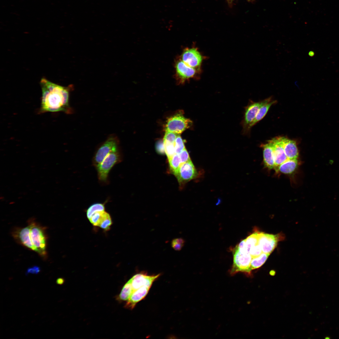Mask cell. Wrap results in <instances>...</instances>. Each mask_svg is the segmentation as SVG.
<instances>
[{
    "label": "cell",
    "instance_id": "cell-30",
    "mask_svg": "<svg viewBox=\"0 0 339 339\" xmlns=\"http://www.w3.org/2000/svg\"><path fill=\"white\" fill-rule=\"evenodd\" d=\"M156 148L158 153L163 154L165 153L163 140L158 141L156 144Z\"/></svg>",
    "mask_w": 339,
    "mask_h": 339
},
{
    "label": "cell",
    "instance_id": "cell-3",
    "mask_svg": "<svg viewBox=\"0 0 339 339\" xmlns=\"http://www.w3.org/2000/svg\"><path fill=\"white\" fill-rule=\"evenodd\" d=\"M233 263L230 271V274L234 275L239 272L250 274V263L252 258L246 250H239L236 246L233 250Z\"/></svg>",
    "mask_w": 339,
    "mask_h": 339
},
{
    "label": "cell",
    "instance_id": "cell-14",
    "mask_svg": "<svg viewBox=\"0 0 339 339\" xmlns=\"http://www.w3.org/2000/svg\"><path fill=\"white\" fill-rule=\"evenodd\" d=\"M263 148L264 162L265 166L269 169H274L275 163L272 143L270 140L267 143L261 145Z\"/></svg>",
    "mask_w": 339,
    "mask_h": 339
},
{
    "label": "cell",
    "instance_id": "cell-29",
    "mask_svg": "<svg viewBox=\"0 0 339 339\" xmlns=\"http://www.w3.org/2000/svg\"><path fill=\"white\" fill-rule=\"evenodd\" d=\"M40 271V269L39 266H35L32 267H29L27 269L26 273V275L29 274H38Z\"/></svg>",
    "mask_w": 339,
    "mask_h": 339
},
{
    "label": "cell",
    "instance_id": "cell-33",
    "mask_svg": "<svg viewBox=\"0 0 339 339\" xmlns=\"http://www.w3.org/2000/svg\"><path fill=\"white\" fill-rule=\"evenodd\" d=\"M2 196V197H0V199L1 200H3V199H4V197L3 196Z\"/></svg>",
    "mask_w": 339,
    "mask_h": 339
},
{
    "label": "cell",
    "instance_id": "cell-15",
    "mask_svg": "<svg viewBox=\"0 0 339 339\" xmlns=\"http://www.w3.org/2000/svg\"><path fill=\"white\" fill-rule=\"evenodd\" d=\"M298 165L297 159H288L275 170L277 171H279L284 174H289L292 173L295 170Z\"/></svg>",
    "mask_w": 339,
    "mask_h": 339
},
{
    "label": "cell",
    "instance_id": "cell-8",
    "mask_svg": "<svg viewBox=\"0 0 339 339\" xmlns=\"http://www.w3.org/2000/svg\"><path fill=\"white\" fill-rule=\"evenodd\" d=\"M181 60L189 66L200 71L203 56L196 47L187 48L183 51Z\"/></svg>",
    "mask_w": 339,
    "mask_h": 339
},
{
    "label": "cell",
    "instance_id": "cell-31",
    "mask_svg": "<svg viewBox=\"0 0 339 339\" xmlns=\"http://www.w3.org/2000/svg\"><path fill=\"white\" fill-rule=\"evenodd\" d=\"M65 282L64 279L62 277L58 278L56 281V283L57 284L60 285H62Z\"/></svg>",
    "mask_w": 339,
    "mask_h": 339
},
{
    "label": "cell",
    "instance_id": "cell-2",
    "mask_svg": "<svg viewBox=\"0 0 339 339\" xmlns=\"http://www.w3.org/2000/svg\"><path fill=\"white\" fill-rule=\"evenodd\" d=\"M28 225L30 228L29 239L32 247V250L37 252L43 258L46 259L47 257V239L46 228L33 218L28 221Z\"/></svg>",
    "mask_w": 339,
    "mask_h": 339
},
{
    "label": "cell",
    "instance_id": "cell-17",
    "mask_svg": "<svg viewBox=\"0 0 339 339\" xmlns=\"http://www.w3.org/2000/svg\"><path fill=\"white\" fill-rule=\"evenodd\" d=\"M270 255L262 252L259 256L252 257L250 263L251 271L261 266L265 262Z\"/></svg>",
    "mask_w": 339,
    "mask_h": 339
},
{
    "label": "cell",
    "instance_id": "cell-1",
    "mask_svg": "<svg viewBox=\"0 0 339 339\" xmlns=\"http://www.w3.org/2000/svg\"><path fill=\"white\" fill-rule=\"evenodd\" d=\"M42 91L40 112L63 111L70 112L69 89L52 82L45 78L40 81Z\"/></svg>",
    "mask_w": 339,
    "mask_h": 339
},
{
    "label": "cell",
    "instance_id": "cell-23",
    "mask_svg": "<svg viewBox=\"0 0 339 339\" xmlns=\"http://www.w3.org/2000/svg\"><path fill=\"white\" fill-rule=\"evenodd\" d=\"M165 153L168 159L171 158L175 153V142H170L163 140Z\"/></svg>",
    "mask_w": 339,
    "mask_h": 339
},
{
    "label": "cell",
    "instance_id": "cell-7",
    "mask_svg": "<svg viewBox=\"0 0 339 339\" xmlns=\"http://www.w3.org/2000/svg\"><path fill=\"white\" fill-rule=\"evenodd\" d=\"M180 185L195 178L197 171L191 160L182 164L174 174Z\"/></svg>",
    "mask_w": 339,
    "mask_h": 339
},
{
    "label": "cell",
    "instance_id": "cell-19",
    "mask_svg": "<svg viewBox=\"0 0 339 339\" xmlns=\"http://www.w3.org/2000/svg\"><path fill=\"white\" fill-rule=\"evenodd\" d=\"M258 232H254L245 239L247 250L248 253L259 245L258 242Z\"/></svg>",
    "mask_w": 339,
    "mask_h": 339
},
{
    "label": "cell",
    "instance_id": "cell-25",
    "mask_svg": "<svg viewBox=\"0 0 339 339\" xmlns=\"http://www.w3.org/2000/svg\"><path fill=\"white\" fill-rule=\"evenodd\" d=\"M105 211L96 212L89 219L93 225L98 226L103 214Z\"/></svg>",
    "mask_w": 339,
    "mask_h": 339
},
{
    "label": "cell",
    "instance_id": "cell-26",
    "mask_svg": "<svg viewBox=\"0 0 339 339\" xmlns=\"http://www.w3.org/2000/svg\"><path fill=\"white\" fill-rule=\"evenodd\" d=\"M185 244V240L181 238H178L173 239L171 242V246L176 251L180 250L183 247Z\"/></svg>",
    "mask_w": 339,
    "mask_h": 339
},
{
    "label": "cell",
    "instance_id": "cell-6",
    "mask_svg": "<svg viewBox=\"0 0 339 339\" xmlns=\"http://www.w3.org/2000/svg\"><path fill=\"white\" fill-rule=\"evenodd\" d=\"M118 149V141L113 137L109 138L97 150L93 158V163L96 167L110 153Z\"/></svg>",
    "mask_w": 339,
    "mask_h": 339
},
{
    "label": "cell",
    "instance_id": "cell-27",
    "mask_svg": "<svg viewBox=\"0 0 339 339\" xmlns=\"http://www.w3.org/2000/svg\"><path fill=\"white\" fill-rule=\"evenodd\" d=\"M179 135L173 132L166 131L163 140L174 143Z\"/></svg>",
    "mask_w": 339,
    "mask_h": 339
},
{
    "label": "cell",
    "instance_id": "cell-22",
    "mask_svg": "<svg viewBox=\"0 0 339 339\" xmlns=\"http://www.w3.org/2000/svg\"><path fill=\"white\" fill-rule=\"evenodd\" d=\"M105 211L104 204L102 203H95L90 206L86 211L87 217L89 219L95 213Z\"/></svg>",
    "mask_w": 339,
    "mask_h": 339
},
{
    "label": "cell",
    "instance_id": "cell-16",
    "mask_svg": "<svg viewBox=\"0 0 339 339\" xmlns=\"http://www.w3.org/2000/svg\"><path fill=\"white\" fill-rule=\"evenodd\" d=\"M276 102V100H272L262 105L259 110L255 119L248 126L247 131L258 122L262 120L265 116L271 106Z\"/></svg>",
    "mask_w": 339,
    "mask_h": 339
},
{
    "label": "cell",
    "instance_id": "cell-21",
    "mask_svg": "<svg viewBox=\"0 0 339 339\" xmlns=\"http://www.w3.org/2000/svg\"><path fill=\"white\" fill-rule=\"evenodd\" d=\"M112 221L110 214L105 211L102 215L98 226L105 230H107L110 228Z\"/></svg>",
    "mask_w": 339,
    "mask_h": 339
},
{
    "label": "cell",
    "instance_id": "cell-34",
    "mask_svg": "<svg viewBox=\"0 0 339 339\" xmlns=\"http://www.w3.org/2000/svg\"></svg>",
    "mask_w": 339,
    "mask_h": 339
},
{
    "label": "cell",
    "instance_id": "cell-12",
    "mask_svg": "<svg viewBox=\"0 0 339 339\" xmlns=\"http://www.w3.org/2000/svg\"><path fill=\"white\" fill-rule=\"evenodd\" d=\"M270 141L273 145L275 169L288 159L285 154L281 137L273 138Z\"/></svg>",
    "mask_w": 339,
    "mask_h": 339
},
{
    "label": "cell",
    "instance_id": "cell-20",
    "mask_svg": "<svg viewBox=\"0 0 339 339\" xmlns=\"http://www.w3.org/2000/svg\"><path fill=\"white\" fill-rule=\"evenodd\" d=\"M168 159L170 170L174 174L182 164L179 154H175Z\"/></svg>",
    "mask_w": 339,
    "mask_h": 339
},
{
    "label": "cell",
    "instance_id": "cell-9",
    "mask_svg": "<svg viewBox=\"0 0 339 339\" xmlns=\"http://www.w3.org/2000/svg\"><path fill=\"white\" fill-rule=\"evenodd\" d=\"M176 74L181 83L196 77L200 71L188 65L181 59L175 64Z\"/></svg>",
    "mask_w": 339,
    "mask_h": 339
},
{
    "label": "cell",
    "instance_id": "cell-24",
    "mask_svg": "<svg viewBox=\"0 0 339 339\" xmlns=\"http://www.w3.org/2000/svg\"><path fill=\"white\" fill-rule=\"evenodd\" d=\"M186 148L184 141L180 136L179 135L177 137L175 141V153L176 154H179Z\"/></svg>",
    "mask_w": 339,
    "mask_h": 339
},
{
    "label": "cell",
    "instance_id": "cell-4",
    "mask_svg": "<svg viewBox=\"0 0 339 339\" xmlns=\"http://www.w3.org/2000/svg\"><path fill=\"white\" fill-rule=\"evenodd\" d=\"M121 160V155L118 150L109 153L96 167L98 179L100 182L104 184L108 183V174L110 171Z\"/></svg>",
    "mask_w": 339,
    "mask_h": 339
},
{
    "label": "cell",
    "instance_id": "cell-18",
    "mask_svg": "<svg viewBox=\"0 0 339 339\" xmlns=\"http://www.w3.org/2000/svg\"><path fill=\"white\" fill-rule=\"evenodd\" d=\"M132 289L130 282L128 281L123 286L120 294L116 297L119 302L127 301L132 293Z\"/></svg>",
    "mask_w": 339,
    "mask_h": 339
},
{
    "label": "cell",
    "instance_id": "cell-5",
    "mask_svg": "<svg viewBox=\"0 0 339 339\" xmlns=\"http://www.w3.org/2000/svg\"><path fill=\"white\" fill-rule=\"evenodd\" d=\"M192 124V121L186 118L181 113L177 114L169 118L165 126L166 131L173 132L180 134L183 132L190 128Z\"/></svg>",
    "mask_w": 339,
    "mask_h": 339
},
{
    "label": "cell",
    "instance_id": "cell-13",
    "mask_svg": "<svg viewBox=\"0 0 339 339\" xmlns=\"http://www.w3.org/2000/svg\"><path fill=\"white\" fill-rule=\"evenodd\" d=\"M285 154L288 159H296L299 152L295 141L284 137H281Z\"/></svg>",
    "mask_w": 339,
    "mask_h": 339
},
{
    "label": "cell",
    "instance_id": "cell-11",
    "mask_svg": "<svg viewBox=\"0 0 339 339\" xmlns=\"http://www.w3.org/2000/svg\"><path fill=\"white\" fill-rule=\"evenodd\" d=\"M272 100L269 97L257 102L251 103L245 109L243 126L245 131H247L248 126L255 119L260 108L264 104Z\"/></svg>",
    "mask_w": 339,
    "mask_h": 339
},
{
    "label": "cell",
    "instance_id": "cell-10",
    "mask_svg": "<svg viewBox=\"0 0 339 339\" xmlns=\"http://www.w3.org/2000/svg\"><path fill=\"white\" fill-rule=\"evenodd\" d=\"M279 236L258 232V242L262 252L270 254L276 247Z\"/></svg>",
    "mask_w": 339,
    "mask_h": 339
},
{
    "label": "cell",
    "instance_id": "cell-28",
    "mask_svg": "<svg viewBox=\"0 0 339 339\" xmlns=\"http://www.w3.org/2000/svg\"><path fill=\"white\" fill-rule=\"evenodd\" d=\"M179 155L180 159L182 164L191 160L189 154L186 148H185L179 153Z\"/></svg>",
    "mask_w": 339,
    "mask_h": 339
},
{
    "label": "cell",
    "instance_id": "cell-32",
    "mask_svg": "<svg viewBox=\"0 0 339 339\" xmlns=\"http://www.w3.org/2000/svg\"><path fill=\"white\" fill-rule=\"evenodd\" d=\"M309 56H312L314 55V53L312 51H310L309 53Z\"/></svg>",
    "mask_w": 339,
    "mask_h": 339
}]
</instances>
